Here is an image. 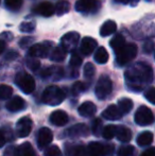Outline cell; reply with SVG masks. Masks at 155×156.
<instances>
[{
    "label": "cell",
    "mask_w": 155,
    "mask_h": 156,
    "mask_svg": "<svg viewBox=\"0 0 155 156\" xmlns=\"http://www.w3.org/2000/svg\"><path fill=\"white\" fill-rule=\"evenodd\" d=\"M153 80V70L146 63H136L125 71V81L131 89L141 90Z\"/></svg>",
    "instance_id": "cell-1"
},
{
    "label": "cell",
    "mask_w": 155,
    "mask_h": 156,
    "mask_svg": "<svg viewBox=\"0 0 155 156\" xmlns=\"http://www.w3.org/2000/svg\"><path fill=\"white\" fill-rule=\"evenodd\" d=\"M41 100L46 104L51 105V106H56L65 100V93L60 87L55 86V85H51L44 90Z\"/></svg>",
    "instance_id": "cell-2"
},
{
    "label": "cell",
    "mask_w": 155,
    "mask_h": 156,
    "mask_svg": "<svg viewBox=\"0 0 155 156\" xmlns=\"http://www.w3.org/2000/svg\"><path fill=\"white\" fill-rule=\"evenodd\" d=\"M116 61L118 65L123 66L133 60L137 54V46L135 44H125L122 48L117 50Z\"/></svg>",
    "instance_id": "cell-3"
},
{
    "label": "cell",
    "mask_w": 155,
    "mask_h": 156,
    "mask_svg": "<svg viewBox=\"0 0 155 156\" xmlns=\"http://www.w3.org/2000/svg\"><path fill=\"white\" fill-rule=\"evenodd\" d=\"M15 83L25 94H31L35 89V81L33 76L27 72H19L15 78Z\"/></svg>",
    "instance_id": "cell-4"
},
{
    "label": "cell",
    "mask_w": 155,
    "mask_h": 156,
    "mask_svg": "<svg viewBox=\"0 0 155 156\" xmlns=\"http://www.w3.org/2000/svg\"><path fill=\"white\" fill-rule=\"evenodd\" d=\"M154 121L153 113L150 108L143 105L140 106L137 112L135 113V122L141 126H147V125L152 124Z\"/></svg>",
    "instance_id": "cell-5"
},
{
    "label": "cell",
    "mask_w": 155,
    "mask_h": 156,
    "mask_svg": "<svg viewBox=\"0 0 155 156\" xmlns=\"http://www.w3.org/2000/svg\"><path fill=\"white\" fill-rule=\"evenodd\" d=\"M113 89V83L111 81V79L108 76H101L99 79L97 83V86H96V96L100 99V100H103L106 97L108 96L111 93H112Z\"/></svg>",
    "instance_id": "cell-6"
},
{
    "label": "cell",
    "mask_w": 155,
    "mask_h": 156,
    "mask_svg": "<svg viewBox=\"0 0 155 156\" xmlns=\"http://www.w3.org/2000/svg\"><path fill=\"white\" fill-rule=\"evenodd\" d=\"M80 41V34L78 32H68L61 39V47L66 52L75 51Z\"/></svg>",
    "instance_id": "cell-7"
},
{
    "label": "cell",
    "mask_w": 155,
    "mask_h": 156,
    "mask_svg": "<svg viewBox=\"0 0 155 156\" xmlns=\"http://www.w3.org/2000/svg\"><path fill=\"white\" fill-rule=\"evenodd\" d=\"M53 44L51 41H45L43 44H35L29 49V56L31 58H47L50 54Z\"/></svg>",
    "instance_id": "cell-8"
},
{
    "label": "cell",
    "mask_w": 155,
    "mask_h": 156,
    "mask_svg": "<svg viewBox=\"0 0 155 156\" xmlns=\"http://www.w3.org/2000/svg\"><path fill=\"white\" fill-rule=\"evenodd\" d=\"M98 0H78L76 3V10L81 13H95L100 9Z\"/></svg>",
    "instance_id": "cell-9"
},
{
    "label": "cell",
    "mask_w": 155,
    "mask_h": 156,
    "mask_svg": "<svg viewBox=\"0 0 155 156\" xmlns=\"http://www.w3.org/2000/svg\"><path fill=\"white\" fill-rule=\"evenodd\" d=\"M32 129V120L29 117H23L16 124V133L18 137H27Z\"/></svg>",
    "instance_id": "cell-10"
},
{
    "label": "cell",
    "mask_w": 155,
    "mask_h": 156,
    "mask_svg": "<svg viewBox=\"0 0 155 156\" xmlns=\"http://www.w3.org/2000/svg\"><path fill=\"white\" fill-rule=\"evenodd\" d=\"M53 139V134L48 127H41L37 134V146L39 149H44L50 144Z\"/></svg>",
    "instance_id": "cell-11"
},
{
    "label": "cell",
    "mask_w": 155,
    "mask_h": 156,
    "mask_svg": "<svg viewBox=\"0 0 155 156\" xmlns=\"http://www.w3.org/2000/svg\"><path fill=\"white\" fill-rule=\"evenodd\" d=\"M98 43L93 37H84L81 41V52L84 55H89L97 48Z\"/></svg>",
    "instance_id": "cell-12"
},
{
    "label": "cell",
    "mask_w": 155,
    "mask_h": 156,
    "mask_svg": "<svg viewBox=\"0 0 155 156\" xmlns=\"http://www.w3.org/2000/svg\"><path fill=\"white\" fill-rule=\"evenodd\" d=\"M50 121L56 126H63L68 122V115L64 111H54L50 115Z\"/></svg>",
    "instance_id": "cell-13"
},
{
    "label": "cell",
    "mask_w": 155,
    "mask_h": 156,
    "mask_svg": "<svg viewBox=\"0 0 155 156\" xmlns=\"http://www.w3.org/2000/svg\"><path fill=\"white\" fill-rule=\"evenodd\" d=\"M34 12L44 17H50L54 14V5L51 2H48V1L41 2L35 8Z\"/></svg>",
    "instance_id": "cell-14"
},
{
    "label": "cell",
    "mask_w": 155,
    "mask_h": 156,
    "mask_svg": "<svg viewBox=\"0 0 155 156\" xmlns=\"http://www.w3.org/2000/svg\"><path fill=\"white\" fill-rule=\"evenodd\" d=\"M26 107V102L21 97L16 96L13 97L8 103H6V109L10 112H18Z\"/></svg>",
    "instance_id": "cell-15"
},
{
    "label": "cell",
    "mask_w": 155,
    "mask_h": 156,
    "mask_svg": "<svg viewBox=\"0 0 155 156\" xmlns=\"http://www.w3.org/2000/svg\"><path fill=\"white\" fill-rule=\"evenodd\" d=\"M67 156H88L87 150L82 144H67L66 146Z\"/></svg>",
    "instance_id": "cell-16"
},
{
    "label": "cell",
    "mask_w": 155,
    "mask_h": 156,
    "mask_svg": "<svg viewBox=\"0 0 155 156\" xmlns=\"http://www.w3.org/2000/svg\"><path fill=\"white\" fill-rule=\"evenodd\" d=\"M78 112L82 117L88 118L95 115V113L97 112V107L93 102H84L80 105Z\"/></svg>",
    "instance_id": "cell-17"
},
{
    "label": "cell",
    "mask_w": 155,
    "mask_h": 156,
    "mask_svg": "<svg viewBox=\"0 0 155 156\" xmlns=\"http://www.w3.org/2000/svg\"><path fill=\"white\" fill-rule=\"evenodd\" d=\"M89 133L88 127L85 124L80 123V124H76L73 126H71L68 129L67 134L71 137H82V136H87Z\"/></svg>",
    "instance_id": "cell-18"
},
{
    "label": "cell",
    "mask_w": 155,
    "mask_h": 156,
    "mask_svg": "<svg viewBox=\"0 0 155 156\" xmlns=\"http://www.w3.org/2000/svg\"><path fill=\"white\" fill-rule=\"evenodd\" d=\"M116 137L120 141L122 142H128L132 139V132L129 127L123 126V125H119L116 129Z\"/></svg>",
    "instance_id": "cell-19"
},
{
    "label": "cell",
    "mask_w": 155,
    "mask_h": 156,
    "mask_svg": "<svg viewBox=\"0 0 155 156\" xmlns=\"http://www.w3.org/2000/svg\"><path fill=\"white\" fill-rule=\"evenodd\" d=\"M117 30V25L114 20H106L105 23H103V25L100 28V35L102 37L110 36L113 33H115Z\"/></svg>",
    "instance_id": "cell-20"
},
{
    "label": "cell",
    "mask_w": 155,
    "mask_h": 156,
    "mask_svg": "<svg viewBox=\"0 0 155 156\" xmlns=\"http://www.w3.org/2000/svg\"><path fill=\"white\" fill-rule=\"evenodd\" d=\"M103 117L105 119H108V120H116V119H119L120 117L122 116L121 112L119 111L118 106L116 105H110L106 109H104L103 112Z\"/></svg>",
    "instance_id": "cell-21"
},
{
    "label": "cell",
    "mask_w": 155,
    "mask_h": 156,
    "mask_svg": "<svg viewBox=\"0 0 155 156\" xmlns=\"http://www.w3.org/2000/svg\"><path fill=\"white\" fill-rule=\"evenodd\" d=\"M16 156H36V153L31 144L23 142L16 149Z\"/></svg>",
    "instance_id": "cell-22"
},
{
    "label": "cell",
    "mask_w": 155,
    "mask_h": 156,
    "mask_svg": "<svg viewBox=\"0 0 155 156\" xmlns=\"http://www.w3.org/2000/svg\"><path fill=\"white\" fill-rule=\"evenodd\" d=\"M88 156H104L103 144L100 142H90L87 150Z\"/></svg>",
    "instance_id": "cell-23"
},
{
    "label": "cell",
    "mask_w": 155,
    "mask_h": 156,
    "mask_svg": "<svg viewBox=\"0 0 155 156\" xmlns=\"http://www.w3.org/2000/svg\"><path fill=\"white\" fill-rule=\"evenodd\" d=\"M153 139H154V136L151 132H143L137 137V144L140 147L150 146L153 142Z\"/></svg>",
    "instance_id": "cell-24"
},
{
    "label": "cell",
    "mask_w": 155,
    "mask_h": 156,
    "mask_svg": "<svg viewBox=\"0 0 155 156\" xmlns=\"http://www.w3.org/2000/svg\"><path fill=\"white\" fill-rule=\"evenodd\" d=\"M66 54L67 52L61 46H58V47L52 49L51 53H50V58L54 62H62L66 58Z\"/></svg>",
    "instance_id": "cell-25"
},
{
    "label": "cell",
    "mask_w": 155,
    "mask_h": 156,
    "mask_svg": "<svg viewBox=\"0 0 155 156\" xmlns=\"http://www.w3.org/2000/svg\"><path fill=\"white\" fill-rule=\"evenodd\" d=\"M70 11V3L66 0H61L58 3L54 5V12L56 13V15L58 16H62L64 14H67V13Z\"/></svg>",
    "instance_id": "cell-26"
},
{
    "label": "cell",
    "mask_w": 155,
    "mask_h": 156,
    "mask_svg": "<svg viewBox=\"0 0 155 156\" xmlns=\"http://www.w3.org/2000/svg\"><path fill=\"white\" fill-rule=\"evenodd\" d=\"M108 52L106 51V49L104 47H99L97 49L95 53V61L99 64H105L108 61Z\"/></svg>",
    "instance_id": "cell-27"
},
{
    "label": "cell",
    "mask_w": 155,
    "mask_h": 156,
    "mask_svg": "<svg viewBox=\"0 0 155 156\" xmlns=\"http://www.w3.org/2000/svg\"><path fill=\"white\" fill-rule=\"evenodd\" d=\"M125 38H124V36H122L121 34H117L115 35L114 37H113L112 39H111L110 41V46L113 48V50H114L115 52L117 51V50H119L120 48H122L124 45H125Z\"/></svg>",
    "instance_id": "cell-28"
},
{
    "label": "cell",
    "mask_w": 155,
    "mask_h": 156,
    "mask_svg": "<svg viewBox=\"0 0 155 156\" xmlns=\"http://www.w3.org/2000/svg\"><path fill=\"white\" fill-rule=\"evenodd\" d=\"M118 108L121 114H128L133 108V101L129 98H122L118 102Z\"/></svg>",
    "instance_id": "cell-29"
},
{
    "label": "cell",
    "mask_w": 155,
    "mask_h": 156,
    "mask_svg": "<svg viewBox=\"0 0 155 156\" xmlns=\"http://www.w3.org/2000/svg\"><path fill=\"white\" fill-rule=\"evenodd\" d=\"M116 129H117L116 125H113V124L106 125V126L103 127V129H102V136H103L105 139H112V138H114V136L116 135Z\"/></svg>",
    "instance_id": "cell-30"
},
{
    "label": "cell",
    "mask_w": 155,
    "mask_h": 156,
    "mask_svg": "<svg viewBox=\"0 0 155 156\" xmlns=\"http://www.w3.org/2000/svg\"><path fill=\"white\" fill-rule=\"evenodd\" d=\"M13 94V88L9 85L1 84L0 85V100H6L11 98Z\"/></svg>",
    "instance_id": "cell-31"
},
{
    "label": "cell",
    "mask_w": 155,
    "mask_h": 156,
    "mask_svg": "<svg viewBox=\"0 0 155 156\" xmlns=\"http://www.w3.org/2000/svg\"><path fill=\"white\" fill-rule=\"evenodd\" d=\"M23 0H4V3H5L6 8L9 10L12 11H17L21 8L23 5Z\"/></svg>",
    "instance_id": "cell-32"
},
{
    "label": "cell",
    "mask_w": 155,
    "mask_h": 156,
    "mask_svg": "<svg viewBox=\"0 0 155 156\" xmlns=\"http://www.w3.org/2000/svg\"><path fill=\"white\" fill-rule=\"evenodd\" d=\"M135 152V149L133 146H124L118 150V155L119 156H133Z\"/></svg>",
    "instance_id": "cell-33"
},
{
    "label": "cell",
    "mask_w": 155,
    "mask_h": 156,
    "mask_svg": "<svg viewBox=\"0 0 155 156\" xmlns=\"http://www.w3.org/2000/svg\"><path fill=\"white\" fill-rule=\"evenodd\" d=\"M45 156H63L62 151L58 146L48 147L47 150L45 151Z\"/></svg>",
    "instance_id": "cell-34"
},
{
    "label": "cell",
    "mask_w": 155,
    "mask_h": 156,
    "mask_svg": "<svg viewBox=\"0 0 155 156\" xmlns=\"http://www.w3.org/2000/svg\"><path fill=\"white\" fill-rule=\"evenodd\" d=\"M69 64H70V66L72 68H78L79 66L82 64V58L80 56V54H78L77 52H73L72 55H71Z\"/></svg>",
    "instance_id": "cell-35"
},
{
    "label": "cell",
    "mask_w": 155,
    "mask_h": 156,
    "mask_svg": "<svg viewBox=\"0 0 155 156\" xmlns=\"http://www.w3.org/2000/svg\"><path fill=\"white\" fill-rule=\"evenodd\" d=\"M95 66L93 65L91 63H87L86 65L84 66V76L85 78H93L95 76Z\"/></svg>",
    "instance_id": "cell-36"
},
{
    "label": "cell",
    "mask_w": 155,
    "mask_h": 156,
    "mask_svg": "<svg viewBox=\"0 0 155 156\" xmlns=\"http://www.w3.org/2000/svg\"><path fill=\"white\" fill-rule=\"evenodd\" d=\"M21 32H32L34 29H35V23L34 21H29V23H23L19 27Z\"/></svg>",
    "instance_id": "cell-37"
},
{
    "label": "cell",
    "mask_w": 155,
    "mask_h": 156,
    "mask_svg": "<svg viewBox=\"0 0 155 156\" xmlns=\"http://www.w3.org/2000/svg\"><path fill=\"white\" fill-rule=\"evenodd\" d=\"M27 65H28V67H29L30 69L33 70V71H35V70H37L39 68L41 63H39V61L37 60V58H31V56H30V58L27 60Z\"/></svg>",
    "instance_id": "cell-38"
},
{
    "label": "cell",
    "mask_w": 155,
    "mask_h": 156,
    "mask_svg": "<svg viewBox=\"0 0 155 156\" xmlns=\"http://www.w3.org/2000/svg\"><path fill=\"white\" fill-rule=\"evenodd\" d=\"M85 89H86V85H85L84 83L83 82H76L75 84H73L71 90H72L73 94H78L80 93H83Z\"/></svg>",
    "instance_id": "cell-39"
},
{
    "label": "cell",
    "mask_w": 155,
    "mask_h": 156,
    "mask_svg": "<svg viewBox=\"0 0 155 156\" xmlns=\"http://www.w3.org/2000/svg\"><path fill=\"white\" fill-rule=\"evenodd\" d=\"M145 97L150 103L155 104V88L154 87H150V88H148L145 93Z\"/></svg>",
    "instance_id": "cell-40"
},
{
    "label": "cell",
    "mask_w": 155,
    "mask_h": 156,
    "mask_svg": "<svg viewBox=\"0 0 155 156\" xmlns=\"http://www.w3.org/2000/svg\"><path fill=\"white\" fill-rule=\"evenodd\" d=\"M102 126V122L100 119H95L93 121V125H91V129H93V135H99L100 132L102 131L101 129Z\"/></svg>",
    "instance_id": "cell-41"
},
{
    "label": "cell",
    "mask_w": 155,
    "mask_h": 156,
    "mask_svg": "<svg viewBox=\"0 0 155 156\" xmlns=\"http://www.w3.org/2000/svg\"><path fill=\"white\" fill-rule=\"evenodd\" d=\"M154 49V43L152 41H147L145 43V45H143V51L146 52V53H150V52H152Z\"/></svg>",
    "instance_id": "cell-42"
},
{
    "label": "cell",
    "mask_w": 155,
    "mask_h": 156,
    "mask_svg": "<svg viewBox=\"0 0 155 156\" xmlns=\"http://www.w3.org/2000/svg\"><path fill=\"white\" fill-rule=\"evenodd\" d=\"M103 150H104V156H111L114 153V146L113 144H103Z\"/></svg>",
    "instance_id": "cell-43"
},
{
    "label": "cell",
    "mask_w": 155,
    "mask_h": 156,
    "mask_svg": "<svg viewBox=\"0 0 155 156\" xmlns=\"http://www.w3.org/2000/svg\"><path fill=\"white\" fill-rule=\"evenodd\" d=\"M34 41L33 37H25V38H23L20 41V43H19V45L21 46V47H27L29 44H31L32 41Z\"/></svg>",
    "instance_id": "cell-44"
},
{
    "label": "cell",
    "mask_w": 155,
    "mask_h": 156,
    "mask_svg": "<svg viewBox=\"0 0 155 156\" xmlns=\"http://www.w3.org/2000/svg\"><path fill=\"white\" fill-rule=\"evenodd\" d=\"M140 156H155V148H150L146 150Z\"/></svg>",
    "instance_id": "cell-45"
},
{
    "label": "cell",
    "mask_w": 155,
    "mask_h": 156,
    "mask_svg": "<svg viewBox=\"0 0 155 156\" xmlns=\"http://www.w3.org/2000/svg\"><path fill=\"white\" fill-rule=\"evenodd\" d=\"M4 144H5V137H4L3 133L0 131V148H2Z\"/></svg>",
    "instance_id": "cell-46"
},
{
    "label": "cell",
    "mask_w": 155,
    "mask_h": 156,
    "mask_svg": "<svg viewBox=\"0 0 155 156\" xmlns=\"http://www.w3.org/2000/svg\"><path fill=\"white\" fill-rule=\"evenodd\" d=\"M4 49H5V43L3 41H0V53H2Z\"/></svg>",
    "instance_id": "cell-47"
},
{
    "label": "cell",
    "mask_w": 155,
    "mask_h": 156,
    "mask_svg": "<svg viewBox=\"0 0 155 156\" xmlns=\"http://www.w3.org/2000/svg\"><path fill=\"white\" fill-rule=\"evenodd\" d=\"M139 0H129V3H131V5L133 6H136L137 4H138Z\"/></svg>",
    "instance_id": "cell-48"
},
{
    "label": "cell",
    "mask_w": 155,
    "mask_h": 156,
    "mask_svg": "<svg viewBox=\"0 0 155 156\" xmlns=\"http://www.w3.org/2000/svg\"><path fill=\"white\" fill-rule=\"evenodd\" d=\"M117 3H122V4H126L129 3V0H115Z\"/></svg>",
    "instance_id": "cell-49"
}]
</instances>
